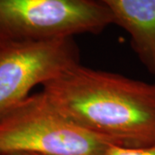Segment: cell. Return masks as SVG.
<instances>
[{
  "label": "cell",
  "mask_w": 155,
  "mask_h": 155,
  "mask_svg": "<svg viewBox=\"0 0 155 155\" xmlns=\"http://www.w3.org/2000/svg\"><path fill=\"white\" fill-rule=\"evenodd\" d=\"M79 63L73 38L0 46V117L28 97L32 89Z\"/></svg>",
  "instance_id": "277c9868"
},
{
  "label": "cell",
  "mask_w": 155,
  "mask_h": 155,
  "mask_svg": "<svg viewBox=\"0 0 155 155\" xmlns=\"http://www.w3.org/2000/svg\"><path fill=\"white\" fill-rule=\"evenodd\" d=\"M110 24L104 0H0V46L96 35Z\"/></svg>",
  "instance_id": "3957f363"
},
{
  "label": "cell",
  "mask_w": 155,
  "mask_h": 155,
  "mask_svg": "<svg viewBox=\"0 0 155 155\" xmlns=\"http://www.w3.org/2000/svg\"><path fill=\"white\" fill-rule=\"evenodd\" d=\"M105 155H155V145L140 148H131L120 145H114L108 150Z\"/></svg>",
  "instance_id": "8992f818"
},
{
  "label": "cell",
  "mask_w": 155,
  "mask_h": 155,
  "mask_svg": "<svg viewBox=\"0 0 155 155\" xmlns=\"http://www.w3.org/2000/svg\"><path fill=\"white\" fill-rule=\"evenodd\" d=\"M112 22L126 30L141 64L155 76V0H104Z\"/></svg>",
  "instance_id": "5b68a950"
},
{
  "label": "cell",
  "mask_w": 155,
  "mask_h": 155,
  "mask_svg": "<svg viewBox=\"0 0 155 155\" xmlns=\"http://www.w3.org/2000/svg\"><path fill=\"white\" fill-rule=\"evenodd\" d=\"M114 145L73 122L42 91L0 117V155H105Z\"/></svg>",
  "instance_id": "7a4b0ae2"
},
{
  "label": "cell",
  "mask_w": 155,
  "mask_h": 155,
  "mask_svg": "<svg viewBox=\"0 0 155 155\" xmlns=\"http://www.w3.org/2000/svg\"><path fill=\"white\" fill-rule=\"evenodd\" d=\"M7 155H38L35 153H10Z\"/></svg>",
  "instance_id": "52a82bcc"
},
{
  "label": "cell",
  "mask_w": 155,
  "mask_h": 155,
  "mask_svg": "<svg viewBox=\"0 0 155 155\" xmlns=\"http://www.w3.org/2000/svg\"><path fill=\"white\" fill-rule=\"evenodd\" d=\"M73 122L131 148L155 145V84L77 63L42 85Z\"/></svg>",
  "instance_id": "6da1fadb"
}]
</instances>
